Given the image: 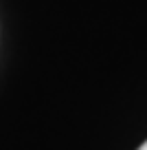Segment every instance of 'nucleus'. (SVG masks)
Masks as SVG:
<instances>
[{"mask_svg":"<svg viewBox=\"0 0 147 150\" xmlns=\"http://www.w3.org/2000/svg\"><path fill=\"white\" fill-rule=\"evenodd\" d=\"M138 150H147V141H145V144H141V146H138Z\"/></svg>","mask_w":147,"mask_h":150,"instance_id":"1","label":"nucleus"}]
</instances>
